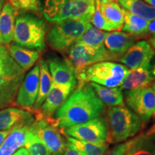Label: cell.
<instances>
[{
  "instance_id": "obj_1",
  "label": "cell",
  "mask_w": 155,
  "mask_h": 155,
  "mask_svg": "<svg viewBox=\"0 0 155 155\" xmlns=\"http://www.w3.org/2000/svg\"><path fill=\"white\" fill-rule=\"evenodd\" d=\"M105 105L101 101L90 83L79 85L55 113L54 125L66 128L82 124L98 117Z\"/></svg>"
},
{
  "instance_id": "obj_2",
  "label": "cell",
  "mask_w": 155,
  "mask_h": 155,
  "mask_svg": "<svg viewBox=\"0 0 155 155\" xmlns=\"http://www.w3.org/2000/svg\"><path fill=\"white\" fill-rule=\"evenodd\" d=\"M47 33L48 26L43 19L29 12L17 13L13 35L14 44L40 52L46 47Z\"/></svg>"
},
{
  "instance_id": "obj_3",
  "label": "cell",
  "mask_w": 155,
  "mask_h": 155,
  "mask_svg": "<svg viewBox=\"0 0 155 155\" xmlns=\"http://www.w3.org/2000/svg\"><path fill=\"white\" fill-rule=\"evenodd\" d=\"M40 10L45 19L58 23L65 20L89 22L95 11V5L80 0H44Z\"/></svg>"
},
{
  "instance_id": "obj_4",
  "label": "cell",
  "mask_w": 155,
  "mask_h": 155,
  "mask_svg": "<svg viewBox=\"0 0 155 155\" xmlns=\"http://www.w3.org/2000/svg\"><path fill=\"white\" fill-rule=\"evenodd\" d=\"M25 75L11 57L7 47L0 45V110L14 105Z\"/></svg>"
},
{
  "instance_id": "obj_5",
  "label": "cell",
  "mask_w": 155,
  "mask_h": 155,
  "mask_svg": "<svg viewBox=\"0 0 155 155\" xmlns=\"http://www.w3.org/2000/svg\"><path fill=\"white\" fill-rule=\"evenodd\" d=\"M108 144H117L134 137L140 131L142 122L135 113L125 106H114L106 113Z\"/></svg>"
},
{
  "instance_id": "obj_6",
  "label": "cell",
  "mask_w": 155,
  "mask_h": 155,
  "mask_svg": "<svg viewBox=\"0 0 155 155\" xmlns=\"http://www.w3.org/2000/svg\"><path fill=\"white\" fill-rule=\"evenodd\" d=\"M129 70L125 65L113 62H100L86 68L77 75L78 83H94L107 88L121 85Z\"/></svg>"
},
{
  "instance_id": "obj_7",
  "label": "cell",
  "mask_w": 155,
  "mask_h": 155,
  "mask_svg": "<svg viewBox=\"0 0 155 155\" xmlns=\"http://www.w3.org/2000/svg\"><path fill=\"white\" fill-rule=\"evenodd\" d=\"M90 25L89 22L71 19L55 23L47 33L46 43L52 49L65 53L76 43Z\"/></svg>"
},
{
  "instance_id": "obj_8",
  "label": "cell",
  "mask_w": 155,
  "mask_h": 155,
  "mask_svg": "<svg viewBox=\"0 0 155 155\" xmlns=\"http://www.w3.org/2000/svg\"><path fill=\"white\" fill-rule=\"evenodd\" d=\"M67 61L72 65L76 75L86 68L95 63L114 59L115 55L105 47L94 48L75 43L66 52Z\"/></svg>"
},
{
  "instance_id": "obj_9",
  "label": "cell",
  "mask_w": 155,
  "mask_h": 155,
  "mask_svg": "<svg viewBox=\"0 0 155 155\" xmlns=\"http://www.w3.org/2000/svg\"><path fill=\"white\" fill-rule=\"evenodd\" d=\"M61 132L78 140L101 145L106 144L108 129L106 120L103 117H97L82 124L63 128Z\"/></svg>"
},
{
  "instance_id": "obj_10",
  "label": "cell",
  "mask_w": 155,
  "mask_h": 155,
  "mask_svg": "<svg viewBox=\"0 0 155 155\" xmlns=\"http://www.w3.org/2000/svg\"><path fill=\"white\" fill-rule=\"evenodd\" d=\"M125 99L129 107L141 119L142 124L155 118V94L152 87L127 91Z\"/></svg>"
},
{
  "instance_id": "obj_11",
  "label": "cell",
  "mask_w": 155,
  "mask_h": 155,
  "mask_svg": "<svg viewBox=\"0 0 155 155\" xmlns=\"http://www.w3.org/2000/svg\"><path fill=\"white\" fill-rule=\"evenodd\" d=\"M30 129L41 139L50 153L54 155L63 154L67 142L61 131L53 123L42 118H35Z\"/></svg>"
},
{
  "instance_id": "obj_12",
  "label": "cell",
  "mask_w": 155,
  "mask_h": 155,
  "mask_svg": "<svg viewBox=\"0 0 155 155\" xmlns=\"http://www.w3.org/2000/svg\"><path fill=\"white\" fill-rule=\"evenodd\" d=\"M40 68L36 65L25 75L22 83L19 86L15 98V106L21 109L33 113V106L35 104L39 91Z\"/></svg>"
},
{
  "instance_id": "obj_13",
  "label": "cell",
  "mask_w": 155,
  "mask_h": 155,
  "mask_svg": "<svg viewBox=\"0 0 155 155\" xmlns=\"http://www.w3.org/2000/svg\"><path fill=\"white\" fill-rule=\"evenodd\" d=\"M73 90L75 89L70 86H60L54 83H52L50 91L41 107L34 112L35 114V118H42L54 124L53 116L67 100Z\"/></svg>"
},
{
  "instance_id": "obj_14",
  "label": "cell",
  "mask_w": 155,
  "mask_h": 155,
  "mask_svg": "<svg viewBox=\"0 0 155 155\" xmlns=\"http://www.w3.org/2000/svg\"><path fill=\"white\" fill-rule=\"evenodd\" d=\"M46 62L53 83L75 88L78 83L76 73L66 58L63 59L58 56H50Z\"/></svg>"
},
{
  "instance_id": "obj_15",
  "label": "cell",
  "mask_w": 155,
  "mask_h": 155,
  "mask_svg": "<svg viewBox=\"0 0 155 155\" xmlns=\"http://www.w3.org/2000/svg\"><path fill=\"white\" fill-rule=\"evenodd\" d=\"M154 51L148 42L141 40L133 45L120 58L119 61L131 70L140 68H151L150 61Z\"/></svg>"
},
{
  "instance_id": "obj_16",
  "label": "cell",
  "mask_w": 155,
  "mask_h": 155,
  "mask_svg": "<svg viewBox=\"0 0 155 155\" xmlns=\"http://www.w3.org/2000/svg\"><path fill=\"white\" fill-rule=\"evenodd\" d=\"M31 112L19 108L9 107L0 110V131H10L21 125L30 126L35 121Z\"/></svg>"
},
{
  "instance_id": "obj_17",
  "label": "cell",
  "mask_w": 155,
  "mask_h": 155,
  "mask_svg": "<svg viewBox=\"0 0 155 155\" xmlns=\"http://www.w3.org/2000/svg\"><path fill=\"white\" fill-rule=\"evenodd\" d=\"M30 131V126L27 125L13 128L0 147V155H12L25 146Z\"/></svg>"
},
{
  "instance_id": "obj_18",
  "label": "cell",
  "mask_w": 155,
  "mask_h": 155,
  "mask_svg": "<svg viewBox=\"0 0 155 155\" xmlns=\"http://www.w3.org/2000/svg\"><path fill=\"white\" fill-rule=\"evenodd\" d=\"M151 68H140L130 70L119 86L120 90L131 91L147 87L154 81Z\"/></svg>"
},
{
  "instance_id": "obj_19",
  "label": "cell",
  "mask_w": 155,
  "mask_h": 155,
  "mask_svg": "<svg viewBox=\"0 0 155 155\" xmlns=\"http://www.w3.org/2000/svg\"><path fill=\"white\" fill-rule=\"evenodd\" d=\"M134 37L125 32H115L108 33L104 40V47L115 55L124 54L134 45Z\"/></svg>"
},
{
  "instance_id": "obj_20",
  "label": "cell",
  "mask_w": 155,
  "mask_h": 155,
  "mask_svg": "<svg viewBox=\"0 0 155 155\" xmlns=\"http://www.w3.org/2000/svg\"><path fill=\"white\" fill-rule=\"evenodd\" d=\"M16 9L7 2L0 13V34L4 43L9 45L13 41L15 19L17 15Z\"/></svg>"
},
{
  "instance_id": "obj_21",
  "label": "cell",
  "mask_w": 155,
  "mask_h": 155,
  "mask_svg": "<svg viewBox=\"0 0 155 155\" xmlns=\"http://www.w3.org/2000/svg\"><path fill=\"white\" fill-rule=\"evenodd\" d=\"M7 49L15 63L25 72L33 66L40 56V52L22 48L15 44H10Z\"/></svg>"
},
{
  "instance_id": "obj_22",
  "label": "cell",
  "mask_w": 155,
  "mask_h": 155,
  "mask_svg": "<svg viewBox=\"0 0 155 155\" xmlns=\"http://www.w3.org/2000/svg\"><path fill=\"white\" fill-rule=\"evenodd\" d=\"M38 65L40 68V83H39L38 95L35 104L33 106V112L38 111L41 107L53 83L51 75L50 73L48 63L45 60H44L43 58L40 59Z\"/></svg>"
},
{
  "instance_id": "obj_23",
  "label": "cell",
  "mask_w": 155,
  "mask_h": 155,
  "mask_svg": "<svg viewBox=\"0 0 155 155\" xmlns=\"http://www.w3.org/2000/svg\"><path fill=\"white\" fill-rule=\"evenodd\" d=\"M90 85L104 104L114 107L125 106L124 96L119 88H107L94 83H90Z\"/></svg>"
},
{
  "instance_id": "obj_24",
  "label": "cell",
  "mask_w": 155,
  "mask_h": 155,
  "mask_svg": "<svg viewBox=\"0 0 155 155\" xmlns=\"http://www.w3.org/2000/svg\"><path fill=\"white\" fill-rule=\"evenodd\" d=\"M124 13V23L121 30L131 36L139 37L144 35L148 32L150 21L145 20L137 15L129 12L127 9H122Z\"/></svg>"
},
{
  "instance_id": "obj_25",
  "label": "cell",
  "mask_w": 155,
  "mask_h": 155,
  "mask_svg": "<svg viewBox=\"0 0 155 155\" xmlns=\"http://www.w3.org/2000/svg\"><path fill=\"white\" fill-rule=\"evenodd\" d=\"M101 12L108 24L115 30H120L124 23V13L116 1L101 4Z\"/></svg>"
},
{
  "instance_id": "obj_26",
  "label": "cell",
  "mask_w": 155,
  "mask_h": 155,
  "mask_svg": "<svg viewBox=\"0 0 155 155\" xmlns=\"http://www.w3.org/2000/svg\"><path fill=\"white\" fill-rule=\"evenodd\" d=\"M118 2L124 9L145 20L155 19V7L144 3L142 0H118Z\"/></svg>"
},
{
  "instance_id": "obj_27",
  "label": "cell",
  "mask_w": 155,
  "mask_h": 155,
  "mask_svg": "<svg viewBox=\"0 0 155 155\" xmlns=\"http://www.w3.org/2000/svg\"><path fill=\"white\" fill-rule=\"evenodd\" d=\"M124 155H155V142L141 134L131 139Z\"/></svg>"
},
{
  "instance_id": "obj_28",
  "label": "cell",
  "mask_w": 155,
  "mask_h": 155,
  "mask_svg": "<svg viewBox=\"0 0 155 155\" xmlns=\"http://www.w3.org/2000/svg\"><path fill=\"white\" fill-rule=\"evenodd\" d=\"M66 137L68 144L81 155H104L108 149V144L97 145L67 136Z\"/></svg>"
},
{
  "instance_id": "obj_29",
  "label": "cell",
  "mask_w": 155,
  "mask_h": 155,
  "mask_svg": "<svg viewBox=\"0 0 155 155\" xmlns=\"http://www.w3.org/2000/svg\"><path fill=\"white\" fill-rule=\"evenodd\" d=\"M108 34V32L98 30L90 25L76 43L94 48L104 47V40Z\"/></svg>"
},
{
  "instance_id": "obj_30",
  "label": "cell",
  "mask_w": 155,
  "mask_h": 155,
  "mask_svg": "<svg viewBox=\"0 0 155 155\" xmlns=\"http://www.w3.org/2000/svg\"><path fill=\"white\" fill-rule=\"evenodd\" d=\"M25 149L30 155H50V152L36 134L30 131L25 143Z\"/></svg>"
},
{
  "instance_id": "obj_31",
  "label": "cell",
  "mask_w": 155,
  "mask_h": 155,
  "mask_svg": "<svg viewBox=\"0 0 155 155\" xmlns=\"http://www.w3.org/2000/svg\"><path fill=\"white\" fill-rule=\"evenodd\" d=\"M92 25L100 30L103 31H113L115 30L111 25L108 24L106 19L104 18L101 12V3L100 0H95V11L91 19Z\"/></svg>"
},
{
  "instance_id": "obj_32",
  "label": "cell",
  "mask_w": 155,
  "mask_h": 155,
  "mask_svg": "<svg viewBox=\"0 0 155 155\" xmlns=\"http://www.w3.org/2000/svg\"><path fill=\"white\" fill-rule=\"evenodd\" d=\"M6 1L11 5H12L16 9L17 12H32V6H31L29 0H6Z\"/></svg>"
},
{
  "instance_id": "obj_33",
  "label": "cell",
  "mask_w": 155,
  "mask_h": 155,
  "mask_svg": "<svg viewBox=\"0 0 155 155\" xmlns=\"http://www.w3.org/2000/svg\"><path fill=\"white\" fill-rule=\"evenodd\" d=\"M131 139L128 141H126L124 143L116 145L111 150L106 151L104 155H124L131 144Z\"/></svg>"
},
{
  "instance_id": "obj_34",
  "label": "cell",
  "mask_w": 155,
  "mask_h": 155,
  "mask_svg": "<svg viewBox=\"0 0 155 155\" xmlns=\"http://www.w3.org/2000/svg\"><path fill=\"white\" fill-rule=\"evenodd\" d=\"M63 155H81V154L78 152H76L74 149L72 148V147L70 146L67 142L66 147H65V150L64 151V153Z\"/></svg>"
},
{
  "instance_id": "obj_35",
  "label": "cell",
  "mask_w": 155,
  "mask_h": 155,
  "mask_svg": "<svg viewBox=\"0 0 155 155\" xmlns=\"http://www.w3.org/2000/svg\"><path fill=\"white\" fill-rule=\"evenodd\" d=\"M147 137H149L151 140L155 142V123L152 125V127L144 134Z\"/></svg>"
},
{
  "instance_id": "obj_36",
  "label": "cell",
  "mask_w": 155,
  "mask_h": 155,
  "mask_svg": "<svg viewBox=\"0 0 155 155\" xmlns=\"http://www.w3.org/2000/svg\"><path fill=\"white\" fill-rule=\"evenodd\" d=\"M31 6H32L33 13L38 12L40 10V0H29Z\"/></svg>"
},
{
  "instance_id": "obj_37",
  "label": "cell",
  "mask_w": 155,
  "mask_h": 155,
  "mask_svg": "<svg viewBox=\"0 0 155 155\" xmlns=\"http://www.w3.org/2000/svg\"><path fill=\"white\" fill-rule=\"evenodd\" d=\"M10 131H0V147L3 144V142L5 141V139L7 138Z\"/></svg>"
},
{
  "instance_id": "obj_38",
  "label": "cell",
  "mask_w": 155,
  "mask_h": 155,
  "mask_svg": "<svg viewBox=\"0 0 155 155\" xmlns=\"http://www.w3.org/2000/svg\"><path fill=\"white\" fill-rule=\"evenodd\" d=\"M148 32L151 34L155 35V19L153 22H150L148 27Z\"/></svg>"
},
{
  "instance_id": "obj_39",
  "label": "cell",
  "mask_w": 155,
  "mask_h": 155,
  "mask_svg": "<svg viewBox=\"0 0 155 155\" xmlns=\"http://www.w3.org/2000/svg\"><path fill=\"white\" fill-rule=\"evenodd\" d=\"M12 155H30L27 150L25 148H20L17 150L16 152L14 153Z\"/></svg>"
},
{
  "instance_id": "obj_40",
  "label": "cell",
  "mask_w": 155,
  "mask_h": 155,
  "mask_svg": "<svg viewBox=\"0 0 155 155\" xmlns=\"http://www.w3.org/2000/svg\"><path fill=\"white\" fill-rule=\"evenodd\" d=\"M149 5L152 6V7H155V0H144Z\"/></svg>"
},
{
  "instance_id": "obj_41",
  "label": "cell",
  "mask_w": 155,
  "mask_h": 155,
  "mask_svg": "<svg viewBox=\"0 0 155 155\" xmlns=\"http://www.w3.org/2000/svg\"><path fill=\"white\" fill-rule=\"evenodd\" d=\"M6 3H7V1H6V0H0V13H1L4 6H5Z\"/></svg>"
},
{
  "instance_id": "obj_42",
  "label": "cell",
  "mask_w": 155,
  "mask_h": 155,
  "mask_svg": "<svg viewBox=\"0 0 155 155\" xmlns=\"http://www.w3.org/2000/svg\"><path fill=\"white\" fill-rule=\"evenodd\" d=\"M80 1L84 2L90 4V5H95V0H80Z\"/></svg>"
},
{
  "instance_id": "obj_43",
  "label": "cell",
  "mask_w": 155,
  "mask_h": 155,
  "mask_svg": "<svg viewBox=\"0 0 155 155\" xmlns=\"http://www.w3.org/2000/svg\"><path fill=\"white\" fill-rule=\"evenodd\" d=\"M151 43H152L153 48L155 49V35H154V36H153L152 38L151 39Z\"/></svg>"
},
{
  "instance_id": "obj_44",
  "label": "cell",
  "mask_w": 155,
  "mask_h": 155,
  "mask_svg": "<svg viewBox=\"0 0 155 155\" xmlns=\"http://www.w3.org/2000/svg\"><path fill=\"white\" fill-rule=\"evenodd\" d=\"M114 1H116V0H100V3L105 4L108 2H114Z\"/></svg>"
},
{
  "instance_id": "obj_45",
  "label": "cell",
  "mask_w": 155,
  "mask_h": 155,
  "mask_svg": "<svg viewBox=\"0 0 155 155\" xmlns=\"http://www.w3.org/2000/svg\"><path fill=\"white\" fill-rule=\"evenodd\" d=\"M5 43H4V41L2 40V36H1V34H0V45H4Z\"/></svg>"
},
{
  "instance_id": "obj_46",
  "label": "cell",
  "mask_w": 155,
  "mask_h": 155,
  "mask_svg": "<svg viewBox=\"0 0 155 155\" xmlns=\"http://www.w3.org/2000/svg\"><path fill=\"white\" fill-rule=\"evenodd\" d=\"M152 74L154 75V76H155V65H154V70H153V71H152Z\"/></svg>"
},
{
  "instance_id": "obj_47",
  "label": "cell",
  "mask_w": 155,
  "mask_h": 155,
  "mask_svg": "<svg viewBox=\"0 0 155 155\" xmlns=\"http://www.w3.org/2000/svg\"><path fill=\"white\" fill-rule=\"evenodd\" d=\"M152 88H153V90H154V94H155V83H154V85H153Z\"/></svg>"
},
{
  "instance_id": "obj_48",
  "label": "cell",
  "mask_w": 155,
  "mask_h": 155,
  "mask_svg": "<svg viewBox=\"0 0 155 155\" xmlns=\"http://www.w3.org/2000/svg\"><path fill=\"white\" fill-rule=\"evenodd\" d=\"M53 155H54V154H53Z\"/></svg>"
}]
</instances>
